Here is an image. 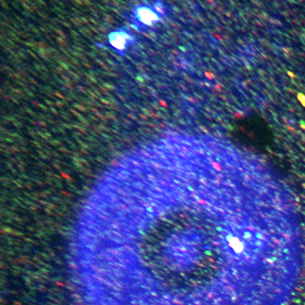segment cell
I'll return each mask as SVG.
<instances>
[{
	"instance_id": "obj_3",
	"label": "cell",
	"mask_w": 305,
	"mask_h": 305,
	"mask_svg": "<svg viewBox=\"0 0 305 305\" xmlns=\"http://www.w3.org/2000/svg\"><path fill=\"white\" fill-rule=\"evenodd\" d=\"M154 8L160 14L162 15V16H163V15H165V8H164L163 2H155L154 4Z\"/></svg>"
},
{
	"instance_id": "obj_1",
	"label": "cell",
	"mask_w": 305,
	"mask_h": 305,
	"mask_svg": "<svg viewBox=\"0 0 305 305\" xmlns=\"http://www.w3.org/2000/svg\"><path fill=\"white\" fill-rule=\"evenodd\" d=\"M135 18L138 23L143 26H153V24L161 20L162 15L159 14L154 8L148 5L139 6L134 9Z\"/></svg>"
},
{
	"instance_id": "obj_2",
	"label": "cell",
	"mask_w": 305,
	"mask_h": 305,
	"mask_svg": "<svg viewBox=\"0 0 305 305\" xmlns=\"http://www.w3.org/2000/svg\"><path fill=\"white\" fill-rule=\"evenodd\" d=\"M109 39L112 46L118 51H124L127 45L134 42V37L124 31L111 33L109 35Z\"/></svg>"
}]
</instances>
